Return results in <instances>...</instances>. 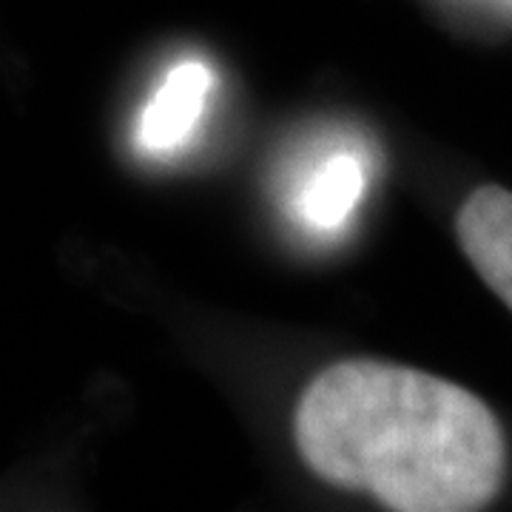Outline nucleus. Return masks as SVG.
<instances>
[{"label": "nucleus", "mask_w": 512, "mask_h": 512, "mask_svg": "<svg viewBox=\"0 0 512 512\" xmlns=\"http://www.w3.org/2000/svg\"><path fill=\"white\" fill-rule=\"evenodd\" d=\"M293 441L313 476L393 512L484 510L507 476L504 430L476 393L379 359L316 373Z\"/></svg>", "instance_id": "f257e3e1"}, {"label": "nucleus", "mask_w": 512, "mask_h": 512, "mask_svg": "<svg viewBox=\"0 0 512 512\" xmlns=\"http://www.w3.org/2000/svg\"><path fill=\"white\" fill-rule=\"evenodd\" d=\"M456 234L476 274L512 311V191L476 188L458 208Z\"/></svg>", "instance_id": "f03ea898"}, {"label": "nucleus", "mask_w": 512, "mask_h": 512, "mask_svg": "<svg viewBox=\"0 0 512 512\" xmlns=\"http://www.w3.org/2000/svg\"><path fill=\"white\" fill-rule=\"evenodd\" d=\"M211 86L214 77L197 60L174 66L143 109L137 143L151 154H168L183 146L200 123Z\"/></svg>", "instance_id": "7ed1b4c3"}, {"label": "nucleus", "mask_w": 512, "mask_h": 512, "mask_svg": "<svg viewBox=\"0 0 512 512\" xmlns=\"http://www.w3.org/2000/svg\"><path fill=\"white\" fill-rule=\"evenodd\" d=\"M365 191V168L353 154H333L302 188L299 211L316 231H336L350 220Z\"/></svg>", "instance_id": "20e7f679"}]
</instances>
